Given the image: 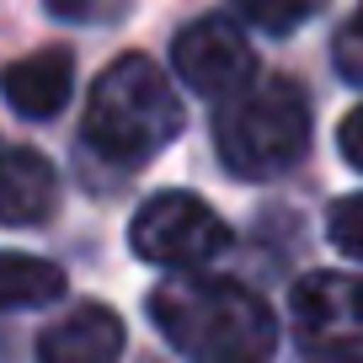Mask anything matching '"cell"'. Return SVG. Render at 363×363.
Here are the masks:
<instances>
[{
	"label": "cell",
	"mask_w": 363,
	"mask_h": 363,
	"mask_svg": "<svg viewBox=\"0 0 363 363\" xmlns=\"http://www.w3.org/2000/svg\"><path fill=\"white\" fill-rule=\"evenodd\" d=\"M155 331L193 363H262L278 347V320L235 278L171 272L150 294Z\"/></svg>",
	"instance_id": "cell-1"
},
{
	"label": "cell",
	"mask_w": 363,
	"mask_h": 363,
	"mask_svg": "<svg viewBox=\"0 0 363 363\" xmlns=\"http://www.w3.org/2000/svg\"><path fill=\"white\" fill-rule=\"evenodd\" d=\"M182 134V102L155 59L123 54L102 69L86 102V145L113 166H139Z\"/></svg>",
	"instance_id": "cell-2"
},
{
	"label": "cell",
	"mask_w": 363,
	"mask_h": 363,
	"mask_svg": "<svg viewBox=\"0 0 363 363\" xmlns=\"http://www.w3.org/2000/svg\"><path fill=\"white\" fill-rule=\"evenodd\" d=\"M214 145H219V160L230 166V177H240V182L284 177L310 150V96H305V86H294L284 75L246 80L219 107Z\"/></svg>",
	"instance_id": "cell-3"
},
{
	"label": "cell",
	"mask_w": 363,
	"mask_h": 363,
	"mask_svg": "<svg viewBox=\"0 0 363 363\" xmlns=\"http://www.w3.org/2000/svg\"><path fill=\"white\" fill-rule=\"evenodd\" d=\"M128 246H134V257L155 262V267L187 272L198 262L225 257L230 225L198 193H155L139 203L134 225H128Z\"/></svg>",
	"instance_id": "cell-4"
},
{
	"label": "cell",
	"mask_w": 363,
	"mask_h": 363,
	"mask_svg": "<svg viewBox=\"0 0 363 363\" xmlns=\"http://www.w3.org/2000/svg\"><path fill=\"white\" fill-rule=\"evenodd\" d=\"M289 320L310 352L363 347V278L352 272H305L289 294Z\"/></svg>",
	"instance_id": "cell-5"
},
{
	"label": "cell",
	"mask_w": 363,
	"mask_h": 363,
	"mask_svg": "<svg viewBox=\"0 0 363 363\" xmlns=\"http://www.w3.org/2000/svg\"><path fill=\"white\" fill-rule=\"evenodd\" d=\"M171 65H177L182 86L198 96H235L251 75V43L230 16H198L177 33L171 43Z\"/></svg>",
	"instance_id": "cell-6"
},
{
	"label": "cell",
	"mask_w": 363,
	"mask_h": 363,
	"mask_svg": "<svg viewBox=\"0 0 363 363\" xmlns=\"http://www.w3.org/2000/svg\"><path fill=\"white\" fill-rule=\"evenodd\" d=\"M69 86H75V59H69V48H38V54H27V59L0 69V96L22 118L65 113Z\"/></svg>",
	"instance_id": "cell-7"
},
{
	"label": "cell",
	"mask_w": 363,
	"mask_h": 363,
	"mask_svg": "<svg viewBox=\"0 0 363 363\" xmlns=\"http://www.w3.org/2000/svg\"><path fill=\"white\" fill-rule=\"evenodd\" d=\"M123 320L107 305H75L38 337V363H118Z\"/></svg>",
	"instance_id": "cell-8"
},
{
	"label": "cell",
	"mask_w": 363,
	"mask_h": 363,
	"mask_svg": "<svg viewBox=\"0 0 363 363\" xmlns=\"http://www.w3.org/2000/svg\"><path fill=\"white\" fill-rule=\"evenodd\" d=\"M59 203V177L38 150H0V225H43Z\"/></svg>",
	"instance_id": "cell-9"
},
{
	"label": "cell",
	"mask_w": 363,
	"mask_h": 363,
	"mask_svg": "<svg viewBox=\"0 0 363 363\" xmlns=\"http://www.w3.org/2000/svg\"><path fill=\"white\" fill-rule=\"evenodd\" d=\"M59 294H65V272L54 262L27 257V251H0V315L54 305Z\"/></svg>",
	"instance_id": "cell-10"
},
{
	"label": "cell",
	"mask_w": 363,
	"mask_h": 363,
	"mask_svg": "<svg viewBox=\"0 0 363 363\" xmlns=\"http://www.w3.org/2000/svg\"><path fill=\"white\" fill-rule=\"evenodd\" d=\"M240 6L262 33H294L320 11V0H240Z\"/></svg>",
	"instance_id": "cell-11"
},
{
	"label": "cell",
	"mask_w": 363,
	"mask_h": 363,
	"mask_svg": "<svg viewBox=\"0 0 363 363\" xmlns=\"http://www.w3.org/2000/svg\"><path fill=\"white\" fill-rule=\"evenodd\" d=\"M326 235H331V246H337L342 257L363 262V193H352V198H337V203H331Z\"/></svg>",
	"instance_id": "cell-12"
},
{
	"label": "cell",
	"mask_w": 363,
	"mask_h": 363,
	"mask_svg": "<svg viewBox=\"0 0 363 363\" xmlns=\"http://www.w3.org/2000/svg\"><path fill=\"white\" fill-rule=\"evenodd\" d=\"M48 16L59 22H80V27H102V22H123L128 0H43Z\"/></svg>",
	"instance_id": "cell-13"
},
{
	"label": "cell",
	"mask_w": 363,
	"mask_h": 363,
	"mask_svg": "<svg viewBox=\"0 0 363 363\" xmlns=\"http://www.w3.org/2000/svg\"><path fill=\"white\" fill-rule=\"evenodd\" d=\"M331 59H337L342 80H352V86H363V6L342 22L337 33V48H331Z\"/></svg>",
	"instance_id": "cell-14"
},
{
	"label": "cell",
	"mask_w": 363,
	"mask_h": 363,
	"mask_svg": "<svg viewBox=\"0 0 363 363\" xmlns=\"http://www.w3.org/2000/svg\"><path fill=\"white\" fill-rule=\"evenodd\" d=\"M337 150H342V160H347L352 171H363V107H352V113L342 118V128H337Z\"/></svg>",
	"instance_id": "cell-15"
},
{
	"label": "cell",
	"mask_w": 363,
	"mask_h": 363,
	"mask_svg": "<svg viewBox=\"0 0 363 363\" xmlns=\"http://www.w3.org/2000/svg\"><path fill=\"white\" fill-rule=\"evenodd\" d=\"M315 363H363V347H352V352H326V358H315Z\"/></svg>",
	"instance_id": "cell-16"
}]
</instances>
